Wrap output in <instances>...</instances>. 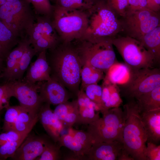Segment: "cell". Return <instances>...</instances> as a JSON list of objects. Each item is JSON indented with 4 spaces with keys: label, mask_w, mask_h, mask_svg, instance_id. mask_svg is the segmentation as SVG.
Returning <instances> with one entry per match:
<instances>
[{
    "label": "cell",
    "mask_w": 160,
    "mask_h": 160,
    "mask_svg": "<svg viewBox=\"0 0 160 160\" xmlns=\"http://www.w3.org/2000/svg\"><path fill=\"white\" fill-rule=\"evenodd\" d=\"M51 77L63 85L76 98L80 90L82 65L72 42H60L46 52Z\"/></svg>",
    "instance_id": "obj_1"
},
{
    "label": "cell",
    "mask_w": 160,
    "mask_h": 160,
    "mask_svg": "<svg viewBox=\"0 0 160 160\" xmlns=\"http://www.w3.org/2000/svg\"><path fill=\"white\" fill-rule=\"evenodd\" d=\"M124 110L125 113L122 131L124 148L134 160H147V137L136 100L128 99Z\"/></svg>",
    "instance_id": "obj_2"
},
{
    "label": "cell",
    "mask_w": 160,
    "mask_h": 160,
    "mask_svg": "<svg viewBox=\"0 0 160 160\" xmlns=\"http://www.w3.org/2000/svg\"><path fill=\"white\" fill-rule=\"evenodd\" d=\"M71 42L82 67L84 65H89L105 73L116 61L112 38L92 39L83 37Z\"/></svg>",
    "instance_id": "obj_3"
},
{
    "label": "cell",
    "mask_w": 160,
    "mask_h": 160,
    "mask_svg": "<svg viewBox=\"0 0 160 160\" xmlns=\"http://www.w3.org/2000/svg\"><path fill=\"white\" fill-rule=\"evenodd\" d=\"M86 12L87 23L83 37L112 39L122 31L121 20L104 0L94 3Z\"/></svg>",
    "instance_id": "obj_4"
},
{
    "label": "cell",
    "mask_w": 160,
    "mask_h": 160,
    "mask_svg": "<svg viewBox=\"0 0 160 160\" xmlns=\"http://www.w3.org/2000/svg\"><path fill=\"white\" fill-rule=\"evenodd\" d=\"M52 5V22L61 42L69 43L82 38L87 26V11Z\"/></svg>",
    "instance_id": "obj_5"
},
{
    "label": "cell",
    "mask_w": 160,
    "mask_h": 160,
    "mask_svg": "<svg viewBox=\"0 0 160 160\" xmlns=\"http://www.w3.org/2000/svg\"><path fill=\"white\" fill-rule=\"evenodd\" d=\"M0 20L21 39L28 37L35 22V14L28 0H12L0 6Z\"/></svg>",
    "instance_id": "obj_6"
},
{
    "label": "cell",
    "mask_w": 160,
    "mask_h": 160,
    "mask_svg": "<svg viewBox=\"0 0 160 160\" xmlns=\"http://www.w3.org/2000/svg\"><path fill=\"white\" fill-rule=\"evenodd\" d=\"M103 115L87 125V131L93 143L115 140L122 142V131L125 119L124 110L120 107L111 108Z\"/></svg>",
    "instance_id": "obj_7"
},
{
    "label": "cell",
    "mask_w": 160,
    "mask_h": 160,
    "mask_svg": "<svg viewBox=\"0 0 160 160\" xmlns=\"http://www.w3.org/2000/svg\"><path fill=\"white\" fill-rule=\"evenodd\" d=\"M112 41L131 71L154 68L156 62L153 56L139 41L126 36H116Z\"/></svg>",
    "instance_id": "obj_8"
},
{
    "label": "cell",
    "mask_w": 160,
    "mask_h": 160,
    "mask_svg": "<svg viewBox=\"0 0 160 160\" xmlns=\"http://www.w3.org/2000/svg\"><path fill=\"white\" fill-rule=\"evenodd\" d=\"M122 31L138 41L146 34L160 26L159 12L148 8L128 12L121 20Z\"/></svg>",
    "instance_id": "obj_9"
},
{
    "label": "cell",
    "mask_w": 160,
    "mask_h": 160,
    "mask_svg": "<svg viewBox=\"0 0 160 160\" xmlns=\"http://www.w3.org/2000/svg\"><path fill=\"white\" fill-rule=\"evenodd\" d=\"M121 86L124 95L128 99H135L160 86V69L144 68L131 71L127 81Z\"/></svg>",
    "instance_id": "obj_10"
},
{
    "label": "cell",
    "mask_w": 160,
    "mask_h": 160,
    "mask_svg": "<svg viewBox=\"0 0 160 160\" xmlns=\"http://www.w3.org/2000/svg\"><path fill=\"white\" fill-rule=\"evenodd\" d=\"M35 19L30 36L34 42L31 45L37 55L42 51L54 48L61 41L51 17L36 15Z\"/></svg>",
    "instance_id": "obj_11"
},
{
    "label": "cell",
    "mask_w": 160,
    "mask_h": 160,
    "mask_svg": "<svg viewBox=\"0 0 160 160\" xmlns=\"http://www.w3.org/2000/svg\"><path fill=\"white\" fill-rule=\"evenodd\" d=\"M12 97L18 101L20 105L34 118L39 114L44 103L38 92V83L31 84L22 80L8 81Z\"/></svg>",
    "instance_id": "obj_12"
},
{
    "label": "cell",
    "mask_w": 160,
    "mask_h": 160,
    "mask_svg": "<svg viewBox=\"0 0 160 160\" xmlns=\"http://www.w3.org/2000/svg\"><path fill=\"white\" fill-rule=\"evenodd\" d=\"M38 83V92L44 103L57 105L75 97L63 85L51 77L48 81Z\"/></svg>",
    "instance_id": "obj_13"
},
{
    "label": "cell",
    "mask_w": 160,
    "mask_h": 160,
    "mask_svg": "<svg viewBox=\"0 0 160 160\" xmlns=\"http://www.w3.org/2000/svg\"><path fill=\"white\" fill-rule=\"evenodd\" d=\"M67 133L60 135L57 143L61 147H65L74 153L86 156L93 143L88 132L70 128Z\"/></svg>",
    "instance_id": "obj_14"
},
{
    "label": "cell",
    "mask_w": 160,
    "mask_h": 160,
    "mask_svg": "<svg viewBox=\"0 0 160 160\" xmlns=\"http://www.w3.org/2000/svg\"><path fill=\"white\" fill-rule=\"evenodd\" d=\"M28 135L11 158L15 160H33L39 157L50 137L44 135Z\"/></svg>",
    "instance_id": "obj_15"
},
{
    "label": "cell",
    "mask_w": 160,
    "mask_h": 160,
    "mask_svg": "<svg viewBox=\"0 0 160 160\" xmlns=\"http://www.w3.org/2000/svg\"><path fill=\"white\" fill-rule=\"evenodd\" d=\"M47 50L42 51L37 55L36 60L28 67L23 81L34 84L51 79L50 68L47 59Z\"/></svg>",
    "instance_id": "obj_16"
},
{
    "label": "cell",
    "mask_w": 160,
    "mask_h": 160,
    "mask_svg": "<svg viewBox=\"0 0 160 160\" xmlns=\"http://www.w3.org/2000/svg\"><path fill=\"white\" fill-rule=\"evenodd\" d=\"M123 148L119 141L94 143L87 155L88 160H117Z\"/></svg>",
    "instance_id": "obj_17"
},
{
    "label": "cell",
    "mask_w": 160,
    "mask_h": 160,
    "mask_svg": "<svg viewBox=\"0 0 160 160\" xmlns=\"http://www.w3.org/2000/svg\"><path fill=\"white\" fill-rule=\"evenodd\" d=\"M50 105L43 103L39 113V120L48 135L54 142L57 143L65 128L55 114Z\"/></svg>",
    "instance_id": "obj_18"
},
{
    "label": "cell",
    "mask_w": 160,
    "mask_h": 160,
    "mask_svg": "<svg viewBox=\"0 0 160 160\" xmlns=\"http://www.w3.org/2000/svg\"><path fill=\"white\" fill-rule=\"evenodd\" d=\"M76 99L79 110L77 124L88 125L100 117L99 108L88 98L84 90L80 89Z\"/></svg>",
    "instance_id": "obj_19"
},
{
    "label": "cell",
    "mask_w": 160,
    "mask_h": 160,
    "mask_svg": "<svg viewBox=\"0 0 160 160\" xmlns=\"http://www.w3.org/2000/svg\"><path fill=\"white\" fill-rule=\"evenodd\" d=\"M29 44L27 37L20 39L17 46L7 55L5 59L6 66L4 68L3 73L0 75V78H4L6 82L12 80L20 59Z\"/></svg>",
    "instance_id": "obj_20"
},
{
    "label": "cell",
    "mask_w": 160,
    "mask_h": 160,
    "mask_svg": "<svg viewBox=\"0 0 160 160\" xmlns=\"http://www.w3.org/2000/svg\"><path fill=\"white\" fill-rule=\"evenodd\" d=\"M147 142L156 144L160 140V108L140 113Z\"/></svg>",
    "instance_id": "obj_21"
},
{
    "label": "cell",
    "mask_w": 160,
    "mask_h": 160,
    "mask_svg": "<svg viewBox=\"0 0 160 160\" xmlns=\"http://www.w3.org/2000/svg\"><path fill=\"white\" fill-rule=\"evenodd\" d=\"M53 112L65 128L72 127L75 124H77L79 118L76 98L71 101L68 100L56 105Z\"/></svg>",
    "instance_id": "obj_22"
},
{
    "label": "cell",
    "mask_w": 160,
    "mask_h": 160,
    "mask_svg": "<svg viewBox=\"0 0 160 160\" xmlns=\"http://www.w3.org/2000/svg\"><path fill=\"white\" fill-rule=\"evenodd\" d=\"M131 73L125 63L116 61L108 69L103 80L110 83L122 85L129 78Z\"/></svg>",
    "instance_id": "obj_23"
},
{
    "label": "cell",
    "mask_w": 160,
    "mask_h": 160,
    "mask_svg": "<svg viewBox=\"0 0 160 160\" xmlns=\"http://www.w3.org/2000/svg\"><path fill=\"white\" fill-rule=\"evenodd\" d=\"M20 39L0 20V57L4 60Z\"/></svg>",
    "instance_id": "obj_24"
},
{
    "label": "cell",
    "mask_w": 160,
    "mask_h": 160,
    "mask_svg": "<svg viewBox=\"0 0 160 160\" xmlns=\"http://www.w3.org/2000/svg\"><path fill=\"white\" fill-rule=\"evenodd\" d=\"M153 56L156 63L160 60V25L145 35L139 41Z\"/></svg>",
    "instance_id": "obj_25"
},
{
    "label": "cell",
    "mask_w": 160,
    "mask_h": 160,
    "mask_svg": "<svg viewBox=\"0 0 160 160\" xmlns=\"http://www.w3.org/2000/svg\"><path fill=\"white\" fill-rule=\"evenodd\" d=\"M135 100L140 113L160 108V86Z\"/></svg>",
    "instance_id": "obj_26"
},
{
    "label": "cell",
    "mask_w": 160,
    "mask_h": 160,
    "mask_svg": "<svg viewBox=\"0 0 160 160\" xmlns=\"http://www.w3.org/2000/svg\"><path fill=\"white\" fill-rule=\"evenodd\" d=\"M104 73L101 71L89 65H84L82 67L81 73V85L80 89L84 90L89 85L97 84L103 79Z\"/></svg>",
    "instance_id": "obj_27"
},
{
    "label": "cell",
    "mask_w": 160,
    "mask_h": 160,
    "mask_svg": "<svg viewBox=\"0 0 160 160\" xmlns=\"http://www.w3.org/2000/svg\"><path fill=\"white\" fill-rule=\"evenodd\" d=\"M39 120V114L34 118L22 107L14 125L13 130L20 133L31 131Z\"/></svg>",
    "instance_id": "obj_28"
},
{
    "label": "cell",
    "mask_w": 160,
    "mask_h": 160,
    "mask_svg": "<svg viewBox=\"0 0 160 160\" xmlns=\"http://www.w3.org/2000/svg\"><path fill=\"white\" fill-rule=\"evenodd\" d=\"M37 55L34 49L29 44L27 46L19 62L12 81L22 80L33 56Z\"/></svg>",
    "instance_id": "obj_29"
},
{
    "label": "cell",
    "mask_w": 160,
    "mask_h": 160,
    "mask_svg": "<svg viewBox=\"0 0 160 160\" xmlns=\"http://www.w3.org/2000/svg\"><path fill=\"white\" fill-rule=\"evenodd\" d=\"M61 147L57 143L50 138L45 145L44 149L41 155L37 158V160H59L62 159L63 154Z\"/></svg>",
    "instance_id": "obj_30"
},
{
    "label": "cell",
    "mask_w": 160,
    "mask_h": 160,
    "mask_svg": "<svg viewBox=\"0 0 160 160\" xmlns=\"http://www.w3.org/2000/svg\"><path fill=\"white\" fill-rule=\"evenodd\" d=\"M56 6L63 8L86 11L94 4L91 0H50Z\"/></svg>",
    "instance_id": "obj_31"
},
{
    "label": "cell",
    "mask_w": 160,
    "mask_h": 160,
    "mask_svg": "<svg viewBox=\"0 0 160 160\" xmlns=\"http://www.w3.org/2000/svg\"><path fill=\"white\" fill-rule=\"evenodd\" d=\"M20 105L9 106L6 108L2 129L3 132L12 130L14 125L22 108Z\"/></svg>",
    "instance_id": "obj_32"
},
{
    "label": "cell",
    "mask_w": 160,
    "mask_h": 160,
    "mask_svg": "<svg viewBox=\"0 0 160 160\" xmlns=\"http://www.w3.org/2000/svg\"><path fill=\"white\" fill-rule=\"evenodd\" d=\"M84 90L88 98L98 107L100 112L102 109V86L97 84H92L86 86Z\"/></svg>",
    "instance_id": "obj_33"
},
{
    "label": "cell",
    "mask_w": 160,
    "mask_h": 160,
    "mask_svg": "<svg viewBox=\"0 0 160 160\" xmlns=\"http://www.w3.org/2000/svg\"><path fill=\"white\" fill-rule=\"evenodd\" d=\"M27 136L17 140L8 142L0 145V160L12 158Z\"/></svg>",
    "instance_id": "obj_34"
},
{
    "label": "cell",
    "mask_w": 160,
    "mask_h": 160,
    "mask_svg": "<svg viewBox=\"0 0 160 160\" xmlns=\"http://www.w3.org/2000/svg\"><path fill=\"white\" fill-rule=\"evenodd\" d=\"M33 8L36 15L48 16L51 17L53 11V5L50 0H28Z\"/></svg>",
    "instance_id": "obj_35"
},
{
    "label": "cell",
    "mask_w": 160,
    "mask_h": 160,
    "mask_svg": "<svg viewBox=\"0 0 160 160\" xmlns=\"http://www.w3.org/2000/svg\"><path fill=\"white\" fill-rule=\"evenodd\" d=\"M117 15L124 17L128 10V0H104Z\"/></svg>",
    "instance_id": "obj_36"
},
{
    "label": "cell",
    "mask_w": 160,
    "mask_h": 160,
    "mask_svg": "<svg viewBox=\"0 0 160 160\" xmlns=\"http://www.w3.org/2000/svg\"><path fill=\"white\" fill-rule=\"evenodd\" d=\"M12 97L11 90L7 82L0 85V112L9 105V100Z\"/></svg>",
    "instance_id": "obj_37"
},
{
    "label": "cell",
    "mask_w": 160,
    "mask_h": 160,
    "mask_svg": "<svg viewBox=\"0 0 160 160\" xmlns=\"http://www.w3.org/2000/svg\"><path fill=\"white\" fill-rule=\"evenodd\" d=\"M31 131L20 133L13 130L4 132L0 134V145L8 142L19 140L27 136Z\"/></svg>",
    "instance_id": "obj_38"
},
{
    "label": "cell",
    "mask_w": 160,
    "mask_h": 160,
    "mask_svg": "<svg viewBox=\"0 0 160 160\" xmlns=\"http://www.w3.org/2000/svg\"><path fill=\"white\" fill-rule=\"evenodd\" d=\"M110 109L120 107L123 101L120 94V90L117 85L110 83Z\"/></svg>",
    "instance_id": "obj_39"
},
{
    "label": "cell",
    "mask_w": 160,
    "mask_h": 160,
    "mask_svg": "<svg viewBox=\"0 0 160 160\" xmlns=\"http://www.w3.org/2000/svg\"><path fill=\"white\" fill-rule=\"evenodd\" d=\"M146 143L145 154L147 160H160V145L151 142Z\"/></svg>",
    "instance_id": "obj_40"
},
{
    "label": "cell",
    "mask_w": 160,
    "mask_h": 160,
    "mask_svg": "<svg viewBox=\"0 0 160 160\" xmlns=\"http://www.w3.org/2000/svg\"><path fill=\"white\" fill-rule=\"evenodd\" d=\"M128 2L127 12L148 8L146 0H128Z\"/></svg>",
    "instance_id": "obj_41"
},
{
    "label": "cell",
    "mask_w": 160,
    "mask_h": 160,
    "mask_svg": "<svg viewBox=\"0 0 160 160\" xmlns=\"http://www.w3.org/2000/svg\"><path fill=\"white\" fill-rule=\"evenodd\" d=\"M62 159L64 160H88L87 156L80 155L71 151L66 154L63 155Z\"/></svg>",
    "instance_id": "obj_42"
},
{
    "label": "cell",
    "mask_w": 160,
    "mask_h": 160,
    "mask_svg": "<svg viewBox=\"0 0 160 160\" xmlns=\"http://www.w3.org/2000/svg\"><path fill=\"white\" fill-rule=\"evenodd\" d=\"M148 9L159 12L160 9V0H146Z\"/></svg>",
    "instance_id": "obj_43"
},
{
    "label": "cell",
    "mask_w": 160,
    "mask_h": 160,
    "mask_svg": "<svg viewBox=\"0 0 160 160\" xmlns=\"http://www.w3.org/2000/svg\"><path fill=\"white\" fill-rule=\"evenodd\" d=\"M117 160H134V159L124 148L119 156Z\"/></svg>",
    "instance_id": "obj_44"
},
{
    "label": "cell",
    "mask_w": 160,
    "mask_h": 160,
    "mask_svg": "<svg viewBox=\"0 0 160 160\" xmlns=\"http://www.w3.org/2000/svg\"><path fill=\"white\" fill-rule=\"evenodd\" d=\"M11 0H0V6Z\"/></svg>",
    "instance_id": "obj_45"
},
{
    "label": "cell",
    "mask_w": 160,
    "mask_h": 160,
    "mask_svg": "<svg viewBox=\"0 0 160 160\" xmlns=\"http://www.w3.org/2000/svg\"><path fill=\"white\" fill-rule=\"evenodd\" d=\"M4 60L0 57V72L2 68V63Z\"/></svg>",
    "instance_id": "obj_46"
},
{
    "label": "cell",
    "mask_w": 160,
    "mask_h": 160,
    "mask_svg": "<svg viewBox=\"0 0 160 160\" xmlns=\"http://www.w3.org/2000/svg\"><path fill=\"white\" fill-rule=\"evenodd\" d=\"M91 0L93 2L95 3L101 0Z\"/></svg>",
    "instance_id": "obj_47"
}]
</instances>
